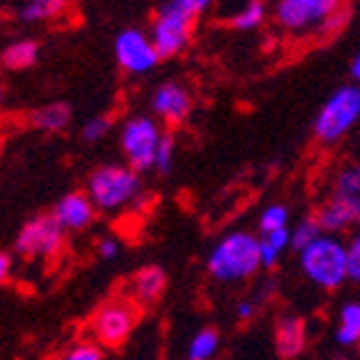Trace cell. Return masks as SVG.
Masks as SVG:
<instances>
[{"mask_svg": "<svg viewBox=\"0 0 360 360\" xmlns=\"http://www.w3.org/2000/svg\"><path fill=\"white\" fill-rule=\"evenodd\" d=\"M63 247V227L53 219V214L33 217L20 227L18 237L13 242L15 255L23 259L33 257H58Z\"/></svg>", "mask_w": 360, "mask_h": 360, "instance_id": "9c48e42d", "label": "cell"}, {"mask_svg": "<svg viewBox=\"0 0 360 360\" xmlns=\"http://www.w3.org/2000/svg\"><path fill=\"white\" fill-rule=\"evenodd\" d=\"M108 131H111V119L108 116H96V119H91L84 127V139L86 141H98Z\"/></svg>", "mask_w": 360, "mask_h": 360, "instance_id": "4316f807", "label": "cell"}, {"mask_svg": "<svg viewBox=\"0 0 360 360\" xmlns=\"http://www.w3.org/2000/svg\"><path fill=\"white\" fill-rule=\"evenodd\" d=\"M320 232H323V229H320L318 219H315V217H307V219H302V222L297 224V229L292 232V247L302 252L312 242H318L320 237H323Z\"/></svg>", "mask_w": 360, "mask_h": 360, "instance_id": "603a6c76", "label": "cell"}, {"mask_svg": "<svg viewBox=\"0 0 360 360\" xmlns=\"http://www.w3.org/2000/svg\"><path fill=\"white\" fill-rule=\"evenodd\" d=\"M162 139L164 134L159 131L154 119H149V116L129 119L121 129V149L127 154L129 167L134 172H146V169L154 167Z\"/></svg>", "mask_w": 360, "mask_h": 360, "instance_id": "ba28073f", "label": "cell"}, {"mask_svg": "<svg viewBox=\"0 0 360 360\" xmlns=\"http://www.w3.org/2000/svg\"><path fill=\"white\" fill-rule=\"evenodd\" d=\"M300 267L315 285L335 290L348 280V247L335 237H320L300 252Z\"/></svg>", "mask_w": 360, "mask_h": 360, "instance_id": "3957f363", "label": "cell"}, {"mask_svg": "<svg viewBox=\"0 0 360 360\" xmlns=\"http://www.w3.org/2000/svg\"><path fill=\"white\" fill-rule=\"evenodd\" d=\"M30 124L41 131H63V129L71 124V106L68 103H49V106H41L30 114Z\"/></svg>", "mask_w": 360, "mask_h": 360, "instance_id": "2e32d148", "label": "cell"}, {"mask_svg": "<svg viewBox=\"0 0 360 360\" xmlns=\"http://www.w3.org/2000/svg\"><path fill=\"white\" fill-rule=\"evenodd\" d=\"M51 214H53L56 222L63 227V232H66V229L81 232V229H86L91 222H94V202H91L89 194L71 192L53 207Z\"/></svg>", "mask_w": 360, "mask_h": 360, "instance_id": "4fadbf2b", "label": "cell"}, {"mask_svg": "<svg viewBox=\"0 0 360 360\" xmlns=\"http://www.w3.org/2000/svg\"><path fill=\"white\" fill-rule=\"evenodd\" d=\"M11 262H13V257L8 252L0 255V280H3V283L11 280Z\"/></svg>", "mask_w": 360, "mask_h": 360, "instance_id": "1f68e13d", "label": "cell"}, {"mask_svg": "<svg viewBox=\"0 0 360 360\" xmlns=\"http://www.w3.org/2000/svg\"><path fill=\"white\" fill-rule=\"evenodd\" d=\"M252 312H255L252 302H240V305H237V318L240 320H250L252 318Z\"/></svg>", "mask_w": 360, "mask_h": 360, "instance_id": "d6a6232c", "label": "cell"}, {"mask_svg": "<svg viewBox=\"0 0 360 360\" xmlns=\"http://www.w3.org/2000/svg\"><path fill=\"white\" fill-rule=\"evenodd\" d=\"M307 330H305V320L297 318V315H285V318L277 320L275 325V350L280 358L290 360L297 358V355L305 350Z\"/></svg>", "mask_w": 360, "mask_h": 360, "instance_id": "5bb4252c", "label": "cell"}, {"mask_svg": "<svg viewBox=\"0 0 360 360\" xmlns=\"http://www.w3.org/2000/svg\"><path fill=\"white\" fill-rule=\"evenodd\" d=\"M264 13H267V6H264V3H257V0H252V3H247V6L237 13V15H232V18H229V25H232V28H237V30H252V28H257V25H262Z\"/></svg>", "mask_w": 360, "mask_h": 360, "instance_id": "44dd1931", "label": "cell"}, {"mask_svg": "<svg viewBox=\"0 0 360 360\" xmlns=\"http://www.w3.org/2000/svg\"><path fill=\"white\" fill-rule=\"evenodd\" d=\"M66 8V3L60 0H30L25 6H20V18L33 23V20H51L58 18V13Z\"/></svg>", "mask_w": 360, "mask_h": 360, "instance_id": "ffe728a7", "label": "cell"}, {"mask_svg": "<svg viewBox=\"0 0 360 360\" xmlns=\"http://www.w3.org/2000/svg\"><path fill=\"white\" fill-rule=\"evenodd\" d=\"M264 240L270 242V245L275 247V250H280V252H283L285 247H288V245H292V232H290L288 227H285V229H277V232L267 234V237H264Z\"/></svg>", "mask_w": 360, "mask_h": 360, "instance_id": "f546056e", "label": "cell"}, {"mask_svg": "<svg viewBox=\"0 0 360 360\" xmlns=\"http://www.w3.org/2000/svg\"><path fill=\"white\" fill-rule=\"evenodd\" d=\"M259 259H262V267H275L280 259V250H275L264 237L259 240Z\"/></svg>", "mask_w": 360, "mask_h": 360, "instance_id": "f1b7e54d", "label": "cell"}, {"mask_svg": "<svg viewBox=\"0 0 360 360\" xmlns=\"http://www.w3.org/2000/svg\"><path fill=\"white\" fill-rule=\"evenodd\" d=\"M116 252H119V245H116L114 240H101V242H98V255H101L103 259H114Z\"/></svg>", "mask_w": 360, "mask_h": 360, "instance_id": "4dcf8cb0", "label": "cell"}, {"mask_svg": "<svg viewBox=\"0 0 360 360\" xmlns=\"http://www.w3.org/2000/svg\"><path fill=\"white\" fill-rule=\"evenodd\" d=\"M350 76L358 81V86H360V51L355 53V58H353V63H350Z\"/></svg>", "mask_w": 360, "mask_h": 360, "instance_id": "836d02e7", "label": "cell"}, {"mask_svg": "<svg viewBox=\"0 0 360 360\" xmlns=\"http://www.w3.org/2000/svg\"><path fill=\"white\" fill-rule=\"evenodd\" d=\"M136 172L131 167H119V164H103L94 169L89 176V197L98 210H119L127 202H131L139 194Z\"/></svg>", "mask_w": 360, "mask_h": 360, "instance_id": "8992f818", "label": "cell"}, {"mask_svg": "<svg viewBox=\"0 0 360 360\" xmlns=\"http://www.w3.org/2000/svg\"><path fill=\"white\" fill-rule=\"evenodd\" d=\"M348 280L360 283V234H355L348 245Z\"/></svg>", "mask_w": 360, "mask_h": 360, "instance_id": "83f0119b", "label": "cell"}, {"mask_svg": "<svg viewBox=\"0 0 360 360\" xmlns=\"http://www.w3.org/2000/svg\"><path fill=\"white\" fill-rule=\"evenodd\" d=\"M207 267H210V275L214 280H219V283H237V280H245V277L255 275L257 267H262L259 240H255L252 234L247 232L227 234L212 250Z\"/></svg>", "mask_w": 360, "mask_h": 360, "instance_id": "7a4b0ae2", "label": "cell"}, {"mask_svg": "<svg viewBox=\"0 0 360 360\" xmlns=\"http://www.w3.org/2000/svg\"><path fill=\"white\" fill-rule=\"evenodd\" d=\"M335 0H280L275 6V20L290 33L318 28L328 33L345 20V13H338Z\"/></svg>", "mask_w": 360, "mask_h": 360, "instance_id": "277c9868", "label": "cell"}, {"mask_svg": "<svg viewBox=\"0 0 360 360\" xmlns=\"http://www.w3.org/2000/svg\"><path fill=\"white\" fill-rule=\"evenodd\" d=\"M340 345H355L360 342V302H348L340 310V325L335 333Z\"/></svg>", "mask_w": 360, "mask_h": 360, "instance_id": "ac0fdd59", "label": "cell"}, {"mask_svg": "<svg viewBox=\"0 0 360 360\" xmlns=\"http://www.w3.org/2000/svg\"><path fill=\"white\" fill-rule=\"evenodd\" d=\"M315 219H318L323 232H342V229H348L350 224H355L360 219V199L333 194V197L315 212Z\"/></svg>", "mask_w": 360, "mask_h": 360, "instance_id": "7c38bea8", "label": "cell"}, {"mask_svg": "<svg viewBox=\"0 0 360 360\" xmlns=\"http://www.w3.org/2000/svg\"><path fill=\"white\" fill-rule=\"evenodd\" d=\"M114 53L116 60H119V66L129 73H146L159 63V53L154 49V41L139 28L121 30L114 41Z\"/></svg>", "mask_w": 360, "mask_h": 360, "instance_id": "30bf717a", "label": "cell"}, {"mask_svg": "<svg viewBox=\"0 0 360 360\" xmlns=\"http://www.w3.org/2000/svg\"><path fill=\"white\" fill-rule=\"evenodd\" d=\"M360 119V86H342L333 94L315 119V139L320 144H335Z\"/></svg>", "mask_w": 360, "mask_h": 360, "instance_id": "5b68a950", "label": "cell"}, {"mask_svg": "<svg viewBox=\"0 0 360 360\" xmlns=\"http://www.w3.org/2000/svg\"><path fill=\"white\" fill-rule=\"evenodd\" d=\"M335 194H340V197H358L360 199V164H353V167L342 169L340 174H338Z\"/></svg>", "mask_w": 360, "mask_h": 360, "instance_id": "cb8c5ba5", "label": "cell"}, {"mask_svg": "<svg viewBox=\"0 0 360 360\" xmlns=\"http://www.w3.org/2000/svg\"><path fill=\"white\" fill-rule=\"evenodd\" d=\"M131 290L136 302H156L167 290V272L156 264H146L131 277Z\"/></svg>", "mask_w": 360, "mask_h": 360, "instance_id": "9a60e30c", "label": "cell"}, {"mask_svg": "<svg viewBox=\"0 0 360 360\" xmlns=\"http://www.w3.org/2000/svg\"><path fill=\"white\" fill-rule=\"evenodd\" d=\"M151 108H154L156 116H162L167 124L176 127V124H181V121L189 116V111H192V96H189V91L181 84H172V81H169V84H162L154 91Z\"/></svg>", "mask_w": 360, "mask_h": 360, "instance_id": "8fae6325", "label": "cell"}, {"mask_svg": "<svg viewBox=\"0 0 360 360\" xmlns=\"http://www.w3.org/2000/svg\"><path fill=\"white\" fill-rule=\"evenodd\" d=\"M288 219H290V212L285 205L267 207L262 212V217H259V232H262V237H267V234L277 232V229H285L288 227Z\"/></svg>", "mask_w": 360, "mask_h": 360, "instance_id": "7402d4cb", "label": "cell"}, {"mask_svg": "<svg viewBox=\"0 0 360 360\" xmlns=\"http://www.w3.org/2000/svg\"><path fill=\"white\" fill-rule=\"evenodd\" d=\"M217 348H219V333L214 328H205V330H199L192 338V342H189L186 360H210L217 353Z\"/></svg>", "mask_w": 360, "mask_h": 360, "instance_id": "d6986e66", "label": "cell"}, {"mask_svg": "<svg viewBox=\"0 0 360 360\" xmlns=\"http://www.w3.org/2000/svg\"><path fill=\"white\" fill-rule=\"evenodd\" d=\"M38 60V43L36 41H15L11 43L6 51H3V66L11 68V71H23L30 68Z\"/></svg>", "mask_w": 360, "mask_h": 360, "instance_id": "e0dca14e", "label": "cell"}, {"mask_svg": "<svg viewBox=\"0 0 360 360\" xmlns=\"http://www.w3.org/2000/svg\"><path fill=\"white\" fill-rule=\"evenodd\" d=\"M172 156H174V139L164 134L162 144H159V151H156V172L159 174H167L169 169H172Z\"/></svg>", "mask_w": 360, "mask_h": 360, "instance_id": "d4e9b609", "label": "cell"}, {"mask_svg": "<svg viewBox=\"0 0 360 360\" xmlns=\"http://www.w3.org/2000/svg\"><path fill=\"white\" fill-rule=\"evenodd\" d=\"M210 6V0H174L156 11V18L151 20V41L159 60L174 58L189 46L199 15Z\"/></svg>", "mask_w": 360, "mask_h": 360, "instance_id": "6da1fadb", "label": "cell"}, {"mask_svg": "<svg viewBox=\"0 0 360 360\" xmlns=\"http://www.w3.org/2000/svg\"><path fill=\"white\" fill-rule=\"evenodd\" d=\"M60 360H103V353L94 342H78Z\"/></svg>", "mask_w": 360, "mask_h": 360, "instance_id": "484cf974", "label": "cell"}, {"mask_svg": "<svg viewBox=\"0 0 360 360\" xmlns=\"http://www.w3.org/2000/svg\"><path fill=\"white\" fill-rule=\"evenodd\" d=\"M139 323V302L134 297H116L103 302L91 320V330L98 345L119 348L129 340L131 330Z\"/></svg>", "mask_w": 360, "mask_h": 360, "instance_id": "52a82bcc", "label": "cell"}]
</instances>
